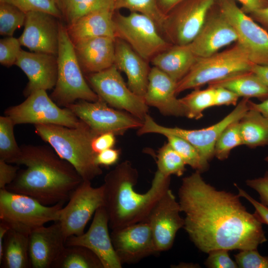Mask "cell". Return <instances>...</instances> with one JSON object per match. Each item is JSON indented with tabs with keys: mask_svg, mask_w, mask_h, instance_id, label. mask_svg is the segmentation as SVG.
I'll return each instance as SVG.
<instances>
[{
	"mask_svg": "<svg viewBox=\"0 0 268 268\" xmlns=\"http://www.w3.org/2000/svg\"><path fill=\"white\" fill-rule=\"evenodd\" d=\"M178 195L184 228L201 251L257 249L267 241L263 223L247 210L240 197L216 190L200 172L183 179Z\"/></svg>",
	"mask_w": 268,
	"mask_h": 268,
	"instance_id": "1",
	"label": "cell"
},
{
	"mask_svg": "<svg viewBox=\"0 0 268 268\" xmlns=\"http://www.w3.org/2000/svg\"><path fill=\"white\" fill-rule=\"evenodd\" d=\"M14 164L23 165L14 181L5 189L31 197L46 205L68 201L83 181L75 168L46 145L20 146Z\"/></svg>",
	"mask_w": 268,
	"mask_h": 268,
	"instance_id": "2",
	"label": "cell"
},
{
	"mask_svg": "<svg viewBox=\"0 0 268 268\" xmlns=\"http://www.w3.org/2000/svg\"><path fill=\"white\" fill-rule=\"evenodd\" d=\"M138 173L129 161L118 164L104 177V205L112 230L146 221L158 200L169 189L170 177L156 171L150 189L134 190Z\"/></svg>",
	"mask_w": 268,
	"mask_h": 268,
	"instance_id": "3",
	"label": "cell"
},
{
	"mask_svg": "<svg viewBox=\"0 0 268 268\" xmlns=\"http://www.w3.org/2000/svg\"><path fill=\"white\" fill-rule=\"evenodd\" d=\"M34 127L36 134L69 163L83 180L91 181L102 174L92 147V140L99 134L85 123L77 128L52 124H37Z\"/></svg>",
	"mask_w": 268,
	"mask_h": 268,
	"instance_id": "4",
	"label": "cell"
},
{
	"mask_svg": "<svg viewBox=\"0 0 268 268\" xmlns=\"http://www.w3.org/2000/svg\"><path fill=\"white\" fill-rule=\"evenodd\" d=\"M57 54L58 78L51 98L59 106L67 107L77 100L94 102L99 96L89 86L77 60L66 25L60 23Z\"/></svg>",
	"mask_w": 268,
	"mask_h": 268,
	"instance_id": "5",
	"label": "cell"
},
{
	"mask_svg": "<svg viewBox=\"0 0 268 268\" xmlns=\"http://www.w3.org/2000/svg\"><path fill=\"white\" fill-rule=\"evenodd\" d=\"M254 64L244 49L236 42L227 49L206 57L198 58L189 71L177 83L176 93L250 71Z\"/></svg>",
	"mask_w": 268,
	"mask_h": 268,
	"instance_id": "6",
	"label": "cell"
},
{
	"mask_svg": "<svg viewBox=\"0 0 268 268\" xmlns=\"http://www.w3.org/2000/svg\"><path fill=\"white\" fill-rule=\"evenodd\" d=\"M64 203L46 205L34 198L0 189V220L27 235L50 221H58Z\"/></svg>",
	"mask_w": 268,
	"mask_h": 268,
	"instance_id": "7",
	"label": "cell"
},
{
	"mask_svg": "<svg viewBox=\"0 0 268 268\" xmlns=\"http://www.w3.org/2000/svg\"><path fill=\"white\" fill-rule=\"evenodd\" d=\"M249 99H243L228 115L217 123L207 128L188 130L178 127H166L157 124L148 114L145 116L142 125L137 134L142 135L156 133L162 135L170 134L178 135L189 142L199 152L203 162L208 164L214 156L216 140L223 130L231 123L240 120L249 109Z\"/></svg>",
	"mask_w": 268,
	"mask_h": 268,
	"instance_id": "8",
	"label": "cell"
},
{
	"mask_svg": "<svg viewBox=\"0 0 268 268\" xmlns=\"http://www.w3.org/2000/svg\"><path fill=\"white\" fill-rule=\"evenodd\" d=\"M113 21L116 38L126 42L148 62L172 45L160 33L154 22L143 14L131 12L124 15L115 10Z\"/></svg>",
	"mask_w": 268,
	"mask_h": 268,
	"instance_id": "9",
	"label": "cell"
},
{
	"mask_svg": "<svg viewBox=\"0 0 268 268\" xmlns=\"http://www.w3.org/2000/svg\"><path fill=\"white\" fill-rule=\"evenodd\" d=\"M4 114L15 125L52 124L77 128L84 123L67 107L61 108L44 90L32 92L21 103L7 108Z\"/></svg>",
	"mask_w": 268,
	"mask_h": 268,
	"instance_id": "10",
	"label": "cell"
},
{
	"mask_svg": "<svg viewBox=\"0 0 268 268\" xmlns=\"http://www.w3.org/2000/svg\"><path fill=\"white\" fill-rule=\"evenodd\" d=\"M86 79L99 97L110 106L126 111L143 121L148 106L143 97L130 89L114 65L103 71L88 74Z\"/></svg>",
	"mask_w": 268,
	"mask_h": 268,
	"instance_id": "11",
	"label": "cell"
},
{
	"mask_svg": "<svg viewBox=\"0 0 268 268\" xmlns=\"http://www.w3.org/2000/svg\"><path fill=\"white\" fill-rule=\"evenodd\" d=\"M215 3L234 28L238 42L254 64L268 65V32L239 7L235 0Z\"/></svg>",
	"mask_w": 268,
	"mask_h": 268,
	"instance_id": "12",
	"label": "cell"
},
{
	"mask_svg": "<svg viewBox=\"0 0 268 268\" xmlns=\"http://www.w3.org/2000/svg\"><path fill=\"white\" fill-rule=\"evenodd\" d=\"M66 107L99 134L123 135L129 130L139 129L143 123L127 112L110 106L99 97L94 102L79 100Z\"/></svg>",
	"mask_w": 268,
	"mask_h": 268,
	"instance_id": "13",
	"label": "cell"
},
{
	"mask_svg": "<svg viewBox=\"0 0 268 268\" xmlns=\"http://www.w3.org/2000/svg\"><path fill=\"white\" fill-rule=\"evenodd\" d=\"M104 205L103 185L94 188L91 181L83 180L71 193L68 203L61 210L58 221L66 238L83 234L92 215Z\"/></svg>",
	"mask_w": 268,
	"mask_h": 268,
	"instance_id": "14",
	"label": "cell"
},
{
	"mask_svg": "<svg viewBox=\"0 0 268 268\" xmlns=\"http://www.w3.org/2000/svg\"><path fill=\"white\" fill-rule=\"evenodd\" d=\"M216 0H185L167 15L163 36L172 45L191 43L202 27Z\"/></svg>",
	"mask_w": 268,
	"mask_h": 268,
	"instance_id": "15",
	"label": "cell"
},
{
	"mask_svg": "<svg viewBox=\"0 0 268 268\" xmlns=\"http://www.w3.org/2000/svg\"><path fill=\"white\" fill-rule=\"evenodd\" d=\"M179 202L169 189L156 203L147 221L151 228L157 252L166 251L173 246L178 231L184 227V218L181 217Z\"/></svg>",
	"mask_w": 268,
	"mask_h": 268,
	"instance_id": "16",
	"label": "cell"
},
{
	"mask_svg": "<svg viewBox=\"0 0 268 268\" xmlns=\"http://www.w3.org/2000/svg\"><path fill=\"white\" fill-rule=\"evenodd\" d=\"M110 235L115 251L122 265L136 263L158 253L147 221L113 229Z\"/></svg>",
	"mask_w": 268,
	"mask_h": 268,
	"instance_id": "17",
	"label": "cell"
},
{
	"mask_svg": "<svg viewBox=\"0 0 268 268\" xmlns=\"http://www.w3.org/2000/svg\"><path fill=\"white\" fill-rule=\"evenodd\" d=\"M237 39L234 28L215 2L199 33L188 45L197 57L203 58L236 42Z\"/></svg>",
	"mask_w": 268,
	"mask_h": 268,
	"instance_id": "18",
	"label": "cell"
},
{
	"mask_svg": "<svg viewBox=\"0 0 268 268\" xmlns=\"http://www.w3.org/2000/svg\"><path fill=\"white\" fill-rule=\"evenodd\" d=\"M109 217L104 206L95 212L88 230L80 235L66 240V246H80L91 251L100 260L104 268H121L122 264L114 248L109 233Z\"/></svg>",
	"mask_w": 268,
	"mask_h": 268,
	"instance_id": "19",
	"label": "cell"
},
{
	"mask_svg": "<svg viewBox=\"0 0 268 268\" xmlns=\"http://www.w3.org/2000/svg\"><path fill=\"white\" fill-rule=\"evenodd\" d=\"M58 19L45 12L26 13L24 28L18 38L21 46L34 52L57 56L60 23Z\"/></svg>",
	"mask_w": 268,
	"mask_h": 268,
	"instance_id": "20",
	"label": "cell"
},
{
	"mask_svg": "<svg viewBox=\"0 0 268 268\" xmlns=\"http://www.w3.org/2000/svg\"><path fill=\"white\" fill-rule=\"evenodd\" d=\"M15 65L28 79L23 91L25 96L38 90L47 91L55 87L58 78L57 56L21 50Z\"/></svg>",
	"mask_w": 268,
	"mask_h": 268,
	"instance_id": "21",
	"label": "cell"
},
{
	"mask_svg": "<svg viewBox=\"0 0 268 268\" xmlns=\"http://www.w3.org/2000/svg\"><path fill=\"white\" fill-rule=\"evenodd\" d=\"M66 238L56 221L42 226L29 235V253L31 268H51L66 247Z\"/></svg>",
	"mask_w": 268,
	"mask_h": 268,
	"instance_id": "22",
	"label": "cell"
},
{
	"mask_svg": "<svg viewBox=\"0 0 268 268\" xmlns=\"http://www.w3.org/2000/svg\"><path fill=\"white\" fill-rule=\"evenodd\" d=\"M177 83L165 73L152 67L143 97L146 104L156 108L164 115L185 116L180 99L176 97Z\"/></svg>",
	"mask_w": 268,
	"mask_h": 268,
	"instance_id": "23",
	"label": "cell"
},
{
	"mask_svg": "<svg viewBox=\"0 0 268 268\" xmlns=\"http://www.w3.org/2000/svg\"><path fill=\"white\" fill-rule=\"evenodd\" d=\"M116 39L97 37L73 44L83 72L87 74L103 71L114 65Z\"/></svg>",
	"mask_w": 268,
	"mask_h": 268,
	"instance_id": "24",
	"label": "cell"
},
{
	"mask_svg": "<svg viewBox=\"0 0 268 268\" xmlns=\"http://www.w3.org/2000/svg\"><path fill=\"white\" fill-rule=\"evenodd\" d=\"M148 62L126 42L116 38L114 65L120 71L126 74L130 89L143 98L147 89L151 68Z\"/></svg>",
	"mask_w": 268,
	"mask_h": 268,
	"instance_id": "25",
	"label": "cell"
},
{
	"mask_svg": "<svg viewBox=\"0 0 268 268\" xmlns=\"http://www.w3.org/2000/svg\"><path fill=\"white\" fill-rule=\"evenodd\" d=\"M115 10L104 8L93 11L66 25L68 35L73 44L97 37L116 39L113 15Z\"/></svg>",
	"mask_w": 268,
	"mask_h": 268,
	"instance_id": "26",
	"label": "cell"
},
{
	"mask_svg": "<svg viewBox=\"0 0 268 268\" xmlns=\"http://www.w3.org/2000/svg\"><path fill=\"white\" fill-rule=\"evenodd\" d=\"M198 57L189 45H172L150 60L155 67L178 82L189 71Z\"/></svg>",
	"mask_w": 268,
	"mask_h": 268,
	"instance_id": "27",
	"label": "cell"
},
{
	"mask_svg": "<svg viewBox=\"0 0 268 268\" xmlns=\"http://www.w3.org/2000/svg\"><path fill=\"white\" fill-rule=\"evenodd\" d=\"M208 84L213 88H227L240 97H255L262 101L268 98V87L252 70L237 73Z\"/></svg>",
	"mask_w": 268,
	"mask_h": 268,
	"instance_id": "28",
	"label": "cell"
},
{
	"mask_svg": "<svg viewBox=\"0 0 268 268\" xmlns=\"http://www.w3.org/2000/svg\"><path fill=\"white\" fill-rule=\"evenodd\" d=\"M0 264L3 268H31L28 235L8 230L4 239Z\"/></svg>",
	"mask_w": 268,
	"mask_h": 268,
	"instance_id": "29",
	"label": "cell"
},
{
	"mask_svg": "<svg viewBox=\"0 0 268 268\" xmlns=\"http://www.w3.org/2000/svg\"><path fill=\"white\" fill-rule=\"evenodd\" d=\"M239 123L243 145L251 148L268 145V120L259 111L249 108Z\"/></svg>",
	"mask_w": 268,
	"mask_h": 268,
	"instance_id": "30",
	"label": "cell"
},
{
	"mask_svg": "<svg viewBox=\"0 0 268 268\" xmlns=\"http://www.w3.org/2000/svg\"><path fill=\"white\" fill-rule=\"evenodd\" d=\"M52 268H104L99 258L80 246H66Z\"/></svg>",
	"mask_w": 268,
	"mask_h": 268,
	"instance_id": "31",
	"label": "cell"
},
{
	"mask_svg": "<svg viewBox=\"0 0 268 268\" xmlns=\"http://www.w3.org/2000/svg\"><path fill=\"white\" fill-rule=\"evenodd\" d=\"M57 1L67 25L94 11L104 8L114 9V0H57Z\"/></svg>",
	"mask_w": 268,
	"mask_h": 268,
	"instance_id": "32",
	"label": "cell"
},
{
	"mask_svg": "<svg viewBox=\"0 0 268 268\" xmlns=\"http://www.w3.org/2000/svg\"><path fill=\"white\" fill-rule=\"evenodd\" d=\"M114 7L115 10L126 8L148 17L163 36L166 15L161 9L158 0H114Z\"/></svg>",
	"mask_w": 268,
	"mask_h": 268,
	"instance_id": "33",
	"label": "cell"
},
{
	"mask_svg": "<svg viewBox=\"0 0 268 268\" xmlns=\"http://www.w3.org/2000/svg\"><path fill=\"white\" fill-rule=\"evenodd\" d=\"M214 88L208 86L203 90L196 88L180 98L185 111V117L196 120L202 118L205 109L214 106Z\"/></svg>",
	"mask_w": 268,
	"mask_h": 268,
	"instance_id": "34",
	"label": "cell"
},
{
	"mask_svg": "<svg viewBox=\"0 0 268 268\" xmlns=\"http://www.w3.org/2000/svg\"><path fill=\"white\" fill-rule=\"evenodd\" d=\"M7 116L0 117V159L14 164L21 153L14 134L15 126Z\"/></svg>",
	"mask_w": 268,
	"mask_h": 268,
	"instance_id": "35",
	"label": "cell"
},
{
	"mask_svg": "<svg viewBox=\"0 0 268 268\" xmlns=\"http://www.w3.org/2000/svg\"><path fill=\"white\" fill-rule=\"evenodd\" d=\"M156 162L157 171L168 177L172 175L180 177L186 170L185 161L168 142L165 143L157 151Z\"/></svg>",
	"mask_w": 268,
	"mask_h": 268,
	"instance_id": "36",
	"label": "cell"
},
{
	"mask_svg": "<svg viewBox=\"0 0 268 268\" xmlns=\"http://www.w3.org/2000/svg\"><path fill=\"white\" fill-rule=\"evenodd\" d=\"M171 147L180 155L186 165L201 173L205 171L208 165L202 160L199 152L189 142L184 138L173 134L164 135Z\"/></svg>",
	"mask_w": 268,
	"mask_h": 268,
	"instance_id": "37",
	"label": "cell"
},
{
	"mask_svg": "<svg viewBox=\"0 0 268 268\" xmlns=\"http://www.w3.org/2000/svg\"><path fill=\"white\" fill-rule=\"evenodd\" d=\"M239 121L228 125L218 136L214 150V156L217 159H227L233 148L243 145Z\"/></svg>",
	"mask_w": 268,
	"mask_h": 268,
	"instance_id": "38",
	"label": "cell"
},
{
	"mask_svg": "<svg viewBox=\"0 0 268 268\" xmlns=\"http://www.w3.org/2000/svg\"><path fill=\"white\" fill-rule=\"evenodd\" d=\"M26 13L16 6L0 2V34L12 36L15 31L24 25Z\"/></svg>",
	"mask_w": 268,
	"mask_h": 268,
	"instance_id": "39",
	"label": "cell"
},
{
	"mask_svg": "<svg viewBox=\"0 0 268 268\" xmlns=\"http://www.w3.org/2000/svg\"><path fill=\"white\" fill-rule=\"evenodd\" d=\"M0 2L12 4L25 13L42 11L50 13L59 19L63 18L57 0H0Z\"/></svg>",
	"mask_w": 268,
	"mask_h": 268,
	"instance_id": "40",
	"label": "cell"
},
{
	"mask_svg": "<svg viewBox=\"0 0 268 268\" xmlns=\"http://www.w3.org/2000/svg\"><path fill=\"white\" fill-rule=\"evenodd\" d=\"M18 38L9 36L0 40V63L9 67L15 64L21 50Z\"/></svg>",
	"mask_w": 268,
	"mask_h": 268,
	"instance_id": "41",
	"label": "cell"
},
{
	"mask_svg": "<svg viewBox=\"0 0 268 268\" xmlns=\"http://www.w3.org/2000/svg\"><path fill=\"white\" fill-rule=\"evenodd\" d=\"M238 268H268V256H263L257 249L241 250L234 255Z\"/></svg>",
	"mask_w": 268,
	"mask_h": 268,
	"instance_id": "42",
	"label": "cell"
},
{
	"mask_svg": "<svg viewBox=\"0 0 268 268\" xmlns=\"http://www.w3.org/2000/svg\"><path fill=\"white\" fill-rule=\"evenodd\" d=\"M228 250L216 249L209 252L205 265L209 268H237L236 262L230 257Z\"/></svg>",
	"mask_w": 268,
	"mask_h": 268,
	"instance_id": "43",
	"label": "cell"
},
{
	"mask_svg": "<svg viewBox=\"0 0 268 268\" xmlns=\"http://www.w3.org/2000/svg\"><path fill=\"white\" fill-rule=\"evenodd\" d=\"M214 88V106L237 104L240 97L236 93L223 87Z\"/></svg>",
	"mask_w": 268,
	"mask_h": 268,
	"instance_id": "44",
	"label": "cell"
},
{
	"mask_svg": "<svg viewBox=\"0 0 268 268\" xmlns=\"http://www.w3.org/2000/svg\"><path fill=\"white\" fill-rule=\"evenodd\" d=\"M246 184L259 193L261 203L268 207V171L262 177L247 180Z\"/></svg>",
	"mask_w": 268,
	"mask_h": 268,
	"instance_id": "45",
	"label": "cell"
},
{
	"mask_svg": "<svg viewBox=\"0 0 268 268\" xmlns=\"http://www.w3.org/2000/svg\"><path fill=\"white\" fill-rule=\"evenodd\" d=\"M0 159V189H5L16 178L19 167Z\"/></svg>",
	"mask_w": 268,
	"mask_h": 268,
	"instance_id": "46",
	"label": "cell"
},
{
	"mask_svg": "<svg viewBox=\"0 0 268 268\" xmlns=\"http://www.w3.org/2000/svg\"><path fill=\"white\" fill-rule=\"evenodd\" d=\"M116 135L105 133L97 135L92 140V147L96 154L109 148H113L116 143Z\"/></svg>",
	"mask_w": 268,
	"mask_h": 268,
	"instance_id": "47",
	"label": "cell"
},
{
	"mask_svg": "<svg viewBox=\"0 0 268 268\" xmlns=\"http://www.w3.org/2000/svg\"><path fill=\"white\" fill-rule=\"evenodd\" d=\"M238 190V195L247 200L255 207L254 214L262 223L268 225V207L251 197L243 190L236 186Z\"/></svg>",
	"mask_w": 268,
	"mask_h": 268,
	"instance_id": "48",
	"label": "cell"
},
{
	"mask_svg": "<svg viewBox=\"0 0 268 268\" xmlns=\"http://www.w3.org/2000/svg\"><path fill=\"white\" fill-rule=\"evenodd\" d=\"M120 154V149L111 148L104 150L97 154L96 163L100 166H112L118 162Z\"/></svg>",
	"mask_w": 268,
	"mask_h": 268,
	"instance_id": "49",
	"label": "cell"
},
{
	"mask_svg": "<svg viewBox=\"0 0 268 268\" xmlns=\"http://www.w3.org/2000/svg\"><path fill=\"white\" fill-rule=\"evenodd\" d=\"M241 4V9L246 13L250 14L253 11L268 6V0H235Z\"/></svg>",
	"mask_w": 268,
	"mask_h": 268,
	"instance_id": "50",
	"label": "cell"
},
{
	"mask_svg": "<svg viewBox=\"0 0 268 268\" xmlns=\"http://www.w3.org/2000/svg\"><path fill=\"white\" fill-rule=\"evenodd\" d=\"M250 16L268 30V6L251 13Z\"/></svg>",
	"mask_w": 268,
	"mask_h": 268,
	"instance_id": "51",
	"label": "cell"
},
{
	"mask_svg": "<svg viewBox=\"0 0 268 268\" xmlns=\"http://www.w3.org/2000/svg\"><path fill=\"white\" fill-rule=\"evenodd\" d=\"M268 87V65L254 64L251 70Z\"/></svg>",
	"mask_w": 268,
	"mask_h": 268,
	"instance_id": "52",
	"label": "cell"
},
{
	"mask_svg": "<svg viewBox=\"0 0 268 268\" xmlns=\"http://www.w3.org/2000/svg\"><path fill=\"white\" fill-rule=\"evenodd\" d=\"M185 0H158L159 5L163 12L167 15L175 6Z\"/></svg>",
	"mask_w": 268,
	"mask_h": 268,
	"instance_id": "53",
	"label": "cell"
},
{
	"mask_svg": "<svg viewBox=\"0 0 268 268\" xmlns=\"http://www.w3.org/2000/svg\"><path fill=\"white\" fill-rule=\"evenodd\" d=\"M248 105L250 108L259 111L268 120V98L260 103H255L249 100Z\"/></svg>",
	"mask_w": 268,
	"mask_h": 268,
	"instance_id": "54",
	"label": "cell"
},
{
	"mask_svg": "<svg viewBox=\"0 0 268 268\" xmlns=\"http://www.w3.org/2000/svg\"><path fill=\"white\" fill-rule=\"evenodd\" d=\"M10 229L9 226L2 221L0 222V259L2 257V250H3V244L4 237Z\"/></svg>",
	"mask_w": 268,
	"mask_h": 268,
	"instance_id": "55",
	"label": "cell"
},
{
	"mask_svg": "<svg viewBox=\"0 0 268 268\" xmlns=\"http://www.w3.org/2000/svg\"><path fill=\"white\" fill-rule=\"evenodd\" d=\"M265 161H266L267 162H268V156H267V157L265 158Z\"/></svg>",
	"mask_w": 268,
	"mask_h": 268,
	"instance_id": "56",
	"label": "cell"
}]
</instances>
